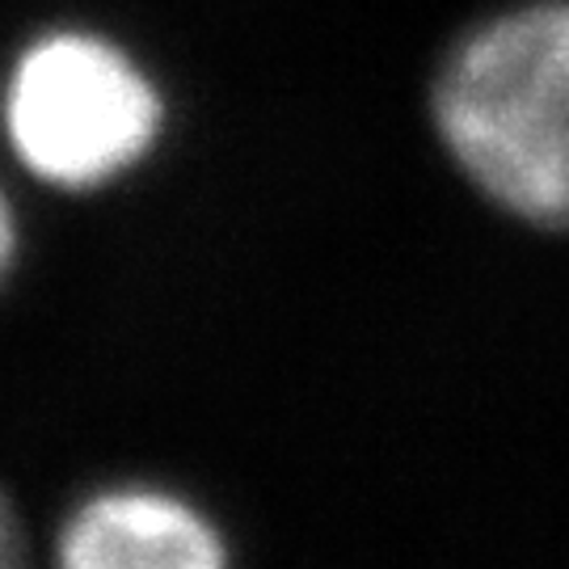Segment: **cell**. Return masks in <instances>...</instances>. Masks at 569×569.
Masks as SVG:
<instances>
[{
	"label": "cell",
	"mask_w": 569,
	"mask_h": 569,
	"mask_svg": "<svg viewBox=\"0 0 569 569\" xmlns=\"http://www.w3.org/2000/svg\"><path fill=\"white\" fill-rule=\"evenodd\" d=\"M430 122L510 220L569 232V0H515L448 47Z\"/></svg>",
	"instance_id": "obj_1"
},
{
	"label": "cell",
	"mask_w": 569,
	"mask_h": 569,
	"mask_svg": "<svg viewBox=\"0 0 569 569\" xmlns=\"http://www.w3.org/2000/svg\"><path fill=\"white\" fill-rule=\"evenodd\" d=\"M161 131V84L98 26H42L0 63V143L47 190L114 186L152 157Z\"/></svg>",
	"instance_id": "obj_2"
},
{
	"label": "cell",
	"mask_w": 569,
	"mask_h": 569,
	"mask_svg": "<svg viewBox=\"0 0 569 569\" xmlns=\"http://www.w3.org/2000/svg\"><path fill=\"white\" fill-rule=\"evenodd\" d=\"M56 569H228L224 536L161 486H110L68 515Z\"/></svg>",
	"instance_id": "obj_3"
},
{
	"label": "cell",
	"mask_w": 569,
	"mask_h": 569,
	"mask_svg": "<svg viewBox=\"0 0 569 569\" xmlns=\"http://www.w3.org/2000/svg\"><path fill=\"white\" fill-rule=\"evenodd\" d=\"M0 569H30L18 507H13V498L4 489H0Z\"/></svg>",
	"instance_id": "obj_4"
},
{
	"label": "cell",
	"mask_w": 569,
	"mask_h": 569,
	"mask_svg": "<svg viewBox=\"0 0 569 569\" xmlns=\"http://www.w3.org/2000/svg\"><path fill=\"white\" fill-rule=\"evenodd\" d=\"M21 253V220H18V203L9 199V186L0 182V287L9 283L13 266H18Z\"/></svg>",
	"instance_id": "obj_5"
}]
</instances>
